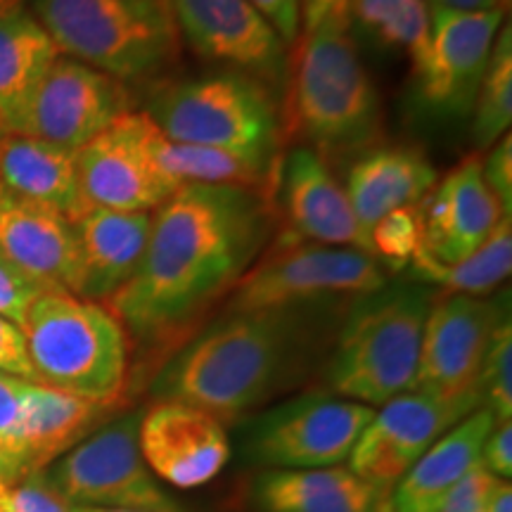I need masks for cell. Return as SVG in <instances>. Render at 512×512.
<instances>
[{"label": "cell", "instance_id": "cell-1", "mask_svg": "<svg viewBox=\"0 0 512 512\" xmlns=\"http://www.w3.org/2000/svg\"><path fill=\"white\" fill-rule=\"evenodd\" d=\"M273 226L268 192L183 185L152 211L143 261L105 306L138 342L178 337L235 290Z\"/></svg>", "mask_w": 512, "mask_h": 512}, {"label": "cell", "instance_id": "cell-2", "mask_svg": "<svg viewBox=\"0 0 512 512\" xmlns=\"http://www.w3.org/2000/svg\"><path fill=\"white\" fill-rule=\"evenodd\" d=\"M309 306L226 313L185 342L152 380L155 401H178L228 420L252 413L302 373Z\"/></svg>", "mask_w": 512, "mask_h": 512}, {"label": "cell", "instance_id": "cell-3", "mask_svg": "<svg viewBox=\"0 0 512 512\" xmlns=\"http://www.w3.org/2000/svg\"><path fill=\"white\" fill-rule=\"evenodd\" d=\"M34 380L117 408L128 380V332L105 304L46 290L19 325Z\"/></svg>", "mask_w": 512, "mask_h": 512}, {"label": "cell", "instance_id": "cell-4", "mask_svg": "<svg viewBox=\"0 0 512 512\" xmlns=\"http://www.w3.org/2000/svg\"><path fill=\"white\" fill-rule=\"evenodd\" d=\"M349 22V12L325 19L294 55L290 121L318 152L361 147L380 133V98Z\"/></svg>", "mask_w": 512, "mask_h": 512}, {"label": "cell", "instance_id": "cell-5", "mask_svg": "<svg viewBox=\"0 0 512 512\" xmlns=\"http://www.w3.org/2000/svg\"><path fill=\"white\" fill-rule=\"evenodd\" d=\"M60 55L126 83L155 79L176 62L181 34L166 0H31Z\"/></svg>", "mask_w": 512, "mask_h": 512}, {"label": "cell", "instance_id": "cell-6", "mask_svg": "<svg viewBox=\"0 0 512 512\" xmlns=\"http://www.w3.org/2000/svg\"><path fill=\"white\" fill-rule=\"evenodd\" d=\"M380 292L351 311L325 368L330 394L370 408L413 389L422 328L434 299L422 285Z\"/></svg>", "mask_w": 512, "mask_h": 512}, {"label": "cell", "instance_id": "cell-7", "mask_svg": "<svg viewBox=\"0 0 512 512\" xmlns=\"http://www.w3.org/2000/svg\"><path fill=\"white\" fill-rule=\"evenodd\" d=\"M166 138L219 147L275 169L285 121L268 83L221 72L164 86L145 110Z\"/></svg>", "mask_w": 512, "mask_h": 512}, {"label": "cell", "instance_id": "cell-8", "mask_svg": "<svg viewBox=\"0 0 512 512\" xmlns=\"http://www.w3.org/2000/svg\"><path fill=\"white\" fill-rule=\"evenodd\" d=\"M387 287L375 254L283 235L261 252L228 299V313L297 309L339 297H368Z\"/></svg>", "mask_w": 512, "mask_h": 512}, {"label": "cell", "instance_id": "cell-9", "mask_svg": "<svg viewBox=\"0 0 512 512\" xmlns=\"http://www.w3.org/2000/svg\"><path fill=\"white\" fill-rule=\"evenodd\" d=\"M140 418L133 411L102 422L43 470L48 482L76 508L181 512L145 463Z\"/></svg>", "mask_w": 512, "mask_h": 512}, {"label": "cell", "instance_id": "cell-10", "mask_svg": "<svg viewBox=\"0 0 512 512\" xmlns=\"http://www.w3.org/2000/svg\"><path fill=\"white\" fill-rule=\"evenodd\" d=\"M375 408L335 394H304L252 422L245 458L266 470H320L344 465Z\"/></svg>", "mask_w": 512, "mask_h": 512}, {"label": "cell", "instance_id": "cell-11", "mask_svg": "<svg viewBox=\"0 0 512 512\" xmlns=\"http://www.w3.org/2000/svg\"><path fill=\"white\" fill-rule=\"evenodd\" d=\"M503 306L470 294H439L422 328L418 370L411 392L437 399H479V373Z\"/></svg>", "mask_w": 512, "mask_h": 512}, {"label": "cell", "instance_id": "cell-12", "mask_svg": "<svg viewBox=\"0 0 512 512\" xmlns=\"http://www.w3.org/2000/svg\"><path fill=\"white\" fill-rule=\"evenodd\" d=\"M477 408L482 403L475 399L451 401L418 392L396 396L373 413L347 460L349 470L389 496L427 448Z\"/></svg>", "mask_w": 512, "mask_h": 512}, {"label": "cell", "instance_id": "cell-13", "mask_svg": "<svg viewBox=\"0 0 512 512\" xmlns=\"http://www.w3.org/2000/svg\"><path fill=\"white\" fill-rule=\"evenodd\" d=\"M145 112H126L76 152V171L86 207L155 211L178 185L159 169L147 147Z\"/></svg>", "mask_w": 512, "mask_h": 512}, {"label": "cell", "instance_id": "cell-14", "mask_svg": "<svg viewBox=\"0 0 512 512\" xmlns=\"http://www.w3.org/2000/svg\"><path fill=\"white\" fill-rule=\"evenodd\" d=\"M128 105L131 98L124 83L74 57L60 55L36 88L22 133L79 152L131 112Z\"/></svg>", "mask_w": 512, "mask_h": 512}, {"label": "cell", "instance_id": "cell-15", "mask_svg": "<svg viewBox=\"0 0 512 512\" xmlns=\"http://www.w3.org/2000/svg\"><path fill=\"white\" fill-rule=\"evenodd\" d=\"M185 41L211 62L283 83L287 46L249 0H166Z\"/></svg>", "mask_w": 512, "mask_h": 512}, {"label": "cell", "instance_id": "cell-16", "mask_svg": "<svg viewBox=\"0 0 512 512\" xmlns=\"http://www.w3.org/2000/svg\"><path fill=\"white\" fill-rule=\"evenodd\" d=\"M430 15V43L422 60L413 67L422 100L444 114L472 112L505 10H439Z\"/></svg>", "mask_w": 512, "mask_h": 512}, {"label": "cell", "instance_id": "cell-17", "mask_svg": "<svg viewBox=\"0 0 512 512\" xmlns=\"http://www.w3.org/2000/svg\"><path fill=\"white\" fill-rule=\"evenodd\" d=\"M140 451L152 475L176 489L211 482L233 456L226 425L178 401H155L143 413Z\"/></svg>", "mask_w": 512, "mask_h": 512}, {"label": "cell", "instance_id": "cell-18", "mask_svg": "<svg viewBox=\"0 0 512 512\" xmlns=\"http://www.w3.org/2000/svg\"><path fill=\"white\" fill-rule=\"evenodd\" d=\"M280 207L297 240L328 247H351L375 254L358 223L344 185L332 176L316 147H297L280 162Z\"/></svg>", "mask_w": 512, "mask_h": 512}, {"label": "cell", "instance_id": "cell-19", "mask_svg": "<svg viewBox=\"0 0 512 512\" xmlns=\"http://www.w3.org/2000/svg\"><path fill=\"white\" fill-rule=\"evenodd\" d=\"M422 207V252L439 264L470 256L503 219V209L484 181L482 155H467L437 181Z\"/></svg>", "mask_w": 512, "mask_h": 512}, {"label": "cell", "instance_id": "cell-20", "mask_svg": "<svg viewBox=\"0 0 512 512\" xmlns=\"http://www.w3.org/2000/svg\"><path fill=\"white\" fill-rule=\"evenodd\" d=\"M0 254L48 290H79L74 221L0 188Z\"/></svg>", "mask_w": 512, "mask_h": 512}, {"label": "cell", "instance_id": "cell-21", "mask_svg": "<svg viewBox=\"0 0 512 512\" xmlns=\"http://www.w3.org/2000/svg\"><path fill=\"white\" fill-rule=\"evenodd\" d=\"M152 211L88 207L74 221L79 245L76 297L107 302L138 271L150 240Z\"/></svg>", "mask_w": 512, "mask_h": 512}, {"label": "cell", "instance_id": "cell-22", "mask_svg": "<svg viewBox=\"0 0 512 512\" xmlns=\"http://www.w3.org/2000/svg\"><path fill=\"white\" fill-rule=\"evenodd\" d=\"M494 427V413L484 406L453 425L396 482L389 498L392 512H439L460 479L482 463V448Z\"/></svg>", "mask_w": 512, "mask_h": 512}, {"label": "cell", "instance_id": "cell-23", "mask_svg": "<svg viewBox=\"0 0 512 512\" xmlns=\"http://www.w3.org/2000/svg\"><path fill=\"white\" fill-rule=\"evenodd\" d=\"M437 181V169L415 147H375L356 159L344 190L370 238L377 221L396 209L422 204Z\"/></svg>", "mask_w": 512, "mask_h": 512}, {"label": "cell", "instance_id": "cell-24", "mask_svg": "<svg viewBox=\"0 0 512 512\" xmlns=\"http://www.w3.org/2000/svg\"><path fill=\"white\" fill-rule=\"evenodd\" d=\"M256 512H380L389 496L349 467L264 470L252 484Z\"/></svg>", "mask_w": 512, "mask_h": 512}, {"label": "cell", "instance_id": "cell-25", "mask_svg": "<svg viewBox=\"0 0 512 512\" xmlns=\"http://www.w3.org/2000/svg\"><path fill=\"white\" fill-rule=\"evenodd\" d=\"M60 57L24 3L0 8V136L22 133L36 88Z\"/></svg>", "mask_w": 512, "mask_h": 512}, {"label": "cell", "instance_id": "cell-26", "mask_svg": "<svg viewBox=\"0 0 512 512\" xmlns=\"http://www.w3.org/2000/svg\"><path fill=\"white\" fill-rule=\"evenodd\" d=\"M0 188L53 207L69 221L88 209L81 195L76 152L24 133L0 136Z\"/></svg>", "mask_w": 512, "mask_h": 512}, {"label": "cell", "instance_id": "cell-27", "mask_svg": "<svg viewBox=\"0 0 512 512\" xmlns=\"http://www.w3.org/2000/svg\"><path fill=\"white\" fill-rule=\"evenodd\" d=\"M114 408L34 384L29 418L22 432V463L27 475L43 472L62 453L110 420Z\"/></svg>", "mask_w": 512, "mask_h": 512}, {"label": "cell", "instance_id": "cell-28", "mask_svg": "<svg viewBox=\"0 0 512 512\" xmlns=\"http://www.w3.org/2000/svg\"><path fill=\"white\" fill-rule=\"evenodd\" d=\"M147 147L162 174L171 178L178 188L183 185H230V188L268 192L275 178V169L271 166L252 162L235 152L166 138L152 124V119L147 124Z\"/></svg>", "mask_w": 512, "mask_h": 512}, {"label": "cell", "instance_id": "cell-29", "mask_svg": "<svg viewBox=\"0 0 512 512\" xmlns=\"http://www.w3.org/2000/svg\"><path fill=\"white\" fill-rule=\"evenodd\" d=\"M413 271L425 283L439 285L448 294H470L484 297L510 278L512 271V223L510 216H503L498 226L491 230L484 245L456 264H439L422 249L411 259Z\"/></svg>", "mask_w": 512, "mask_h": 512}, {"label": "cell", "instance_id": "cell-30", "mask_svg": "<svg viewBox=\"0 0 512 512\" xmlns=\"http://www.w3.org/2000/svg\"><path fill=\"white\" fill-rule=\"evenodd\" d=\"M472 133L479 150H489L510 133L512 121V34L510 27L498 31L489 64L472 102Z\"/></svg>", "mask_w": 512, "mask_h": 512}, {"label": "cell", "instance_id": "cell-31", "mask_svg": "<svg viewBox=\"0 0 512 512\" xmlns=\"http://www.w3.org/2000/svg\"><path fill=\"white\" fill-rule=\"evenodd\" d=\"M349 17L387 46L406 50L413 67L430 43L432 15L427 0H351Z\"/></svg>", "mask_w": 512, "mask_h": 512}, {"label": "cell", "instance_id": "cell-32", "mask_svg": "<svg viewBox=\"0 0 512 512\" xmlns=\"http://www.w3.org/2000/svg\"><path fill=\"white\" fill-rule=\"evenodd\" d=\"M479 399L494 413L496 425L512 420V323L505 316L491 337L482 373H479Z\"/></svg>", "mask_w": 512, "mask_h": 512}, {"label": "cell", "instance_id": "cell-33", "mask_svg": "<svg viewBox=\"0 0 512 512\" xmlns=\"http://www.w3.org/2000/svg\"><path fill=\"white\" fill-rule=\"evenodd\" d=\"M370 245L382 264L401 268L411 264L415 252L422 247V207L396 209L370 228Z\"/></svg>", "mask_w": 512, "mask_h": 512}, {"label": "cell", "instance_id": "cell-34", "mask_svg": "<svg viewBox=\"0 0 512 512\" xmlns=\"http://www.w3.org/2000/svg\"><path fill=\"white\" fill-rule=\"evenodd\" d=\"M34 384L22 377L0 373V446L15 463L19 477H27L22 463V432L29 418Z\"/></svg>", "mask_w": 512, "mask_h": 512}, {"label": "cell", "instance_id": "cell-35", "mask_svg": "<svg viewBox=\"0 0 512 512\" xmlns=\"http://www.w3.org/2000/svg\"><path fill=\"white\" fill-rule=\"evenodd\" d=\"M0 512H76L53 484L46 472H34L17 482H0Z\"/></svg>", "mask_w": 512, "mask_h": 512}, {"label": "cell", "instance_id": "cell-36", "mask_svg": "<svg viewBox=\"0 0 512 512\" xmlns=\"http://www.w3.org/2000/svg\"><path fill=\"white\" fill-rule=\"evenodd\" d=\"M46 290L48 287L36 283L31 275L0 254V316L8 318L10 323L22 325L31 304Z\"/></svg>", "mask_w": 512, "mask_h": 512}, {"label": "cell", "instance_id": "cell-37", "mask_svg": "<svg viewBox=\"0 0 512 512\" xmlns=\"http://www.w3.org/2000/svg\"><path fill=\"white\" fill-rule=\"evenodd\" d=\"M501 482L503 479L494 477L482 463H477L446 496L439 512H484Z\"/></svg>", "mask_w": 512, "mask_h": 512}, {"label": "cell", "instance_id": "cell-38", "mask_svg": "<svg viewBox=\"0 0 512 512\" xmlns=\"http://www.w3.org/2000/svg\"><path fill=\"white\" fill-rule=\"evenodd\" d=\"M482 174L489 190L501 204L503 214L510 216L512 209V138L510 133L503 136L494 147H489V155L482 157Z\"/></svg>", "mask_w": 512, "mask_h": 512}, {"label": "cell", "instance_id": "cell-39", "mask_svg": "<svg viewBox=\"0 0 512 512\" xmlns=\"http://www.w3.org/2000/svg\"><path fill=\"white\" fill-rule=\"evenodd\" d=\"M0 373L36 382L22 330L3 316H0Z\"/></svg>", "mask_w": 512, "mask_h": 512}, {"label": "cell", "instance_id": "cell-40", "mask_svg": "<svg viewBox=\"0 0 512 512\" xmlns=\"http://www.w3.org/2000/svg\"><path fill=\"white\" fill-rule=\"evenodd\" d=\"M275 29L285 46H294L302 34V0H249Z\"/></svg>", "mask_w": 512, "mask_h": 512}, {"label": "cell", "instance_id": "cell-41", "mask_svg": "<svg viewBox=\"0 0 512 512\" xmlns=\"http://www.w3.org/2000/svg\"><path fill=\"white\" fill-rule=\"evenodd\" d=\"M482 465L498 479L512 477V425H496L482 448Z\"/></svg>", "mask_w": 512, "mask_h": 512}, {"label": "cell", "instance_id": "cell-42", "mask_svg": "<svg viewBox=\"0 0 512 512\" xmlns=\"http://www.w3.org/2000/svg\"><path fill=\"white\" fill-rule=\"evenodd\" d=\"M351 0H302V31L311 34L325 19L349 12Z\"/></svg>", "mask_w": 512, "mask_h": 512}, {"label": "cell", "instance_id": "cell-43", "mask_svg": "<svg viewBox=\"0 0 512 512\" xmlns=\"http://www.w3.org/2000/svg\"><path fill=\"white\" fill-rule=\"evenodd\" d=\"M427 8L430 12H484L501 8V3L498 0H427Z\"/></svg>", "mask_w": 512, "mask_h": 512}, {"label": "cell", "instance_id": "cell-44", "mask_svg": "<svg viewBox=\"0 0 512 512\" xmlns=\"http://www.w3.org/2000/svg\"><path fill=\"white\" fill-rule=\"evenodd\" d=\"M484 512H512V489L508 482L498 484V489L491 496V501L486 503Z\"/></svg>", "mask_w": 512, "mask_h": 512}, {"label": "cell", "instance_id": "cell-45", "mask_svg": "<svg viewBox=\"0 0 512 512\" xmlns=\"http://www.w3.org/2000/svg\"><path fill=\"white\" fill-rule=\"evenodd\" d=\"M17 479H22V477H19L15 463H12L8 453H5L3 446H0V482L12 484V482H17Z\"/></svg>", "mask_w": 512, "mask_h": 512}, {"label": "cell", "instance_id": "cell-46", "mask_svg": "<svg viewBox=\"0 0 512 512\" xmlns=\"http://www.w3.org/2000/svg\"><path fill=\"white\" fill-rule=\"evenodd\" d=\"M76 512H152V510H114V508H76Z\"/></svg>", "mask_w": 512, "mask_h": 512}, {"label": "cell", "instance_id": "cell-47", "mask_svg": "<svg viewBox=\"0 0 512 512\" xmlns=\"http://www.w3.org/2000/svg\"><path fill=\"white\" fill-rule=\"evenodd\" d=\"M498 3H501V8L508 12V8H510V0H498Z\"/></svg>", "mask_w": 512, "mask_h": 512}, {"label": "cell", "instance_id": "cell-48", "mask_svg": "<svg viewBox=\"0 0 512 512\" xmlns=\"http://www.w3.org/2000/svg\"><path fill=\"white\" fill-rule=\"evenodd\" d=\"M380 512H392V508H389V503H387V505H384V508H382Z\"/></svg>", "mask_w": 512, "mask_h": 512}]
</instances>
